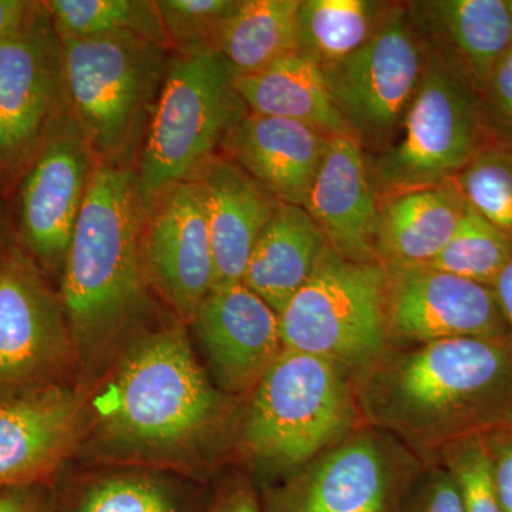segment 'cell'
<instances>
[{"mask_svg": "<svg viewBox=\"0 0 512 512\" xmlns=\"http://www.w3.org/2000/svg\"><path fill=\"white\" fill-rule=\"evenodd\" d=\"M191 180L201 185L207 208L212 289L241 284L256 241L279 201L227 157H212Z\"/></svg>", "mask_w": 512, "mask_h": 512, "instance_id": "cell-20", "label": "cell"}, {"mask_svg": "<svg viewBox=\"0 0 512 512\" xmlns=\"http://www.w3.org/2000/svg\"><path fill=\"white\" fill-rule=\"evenodd\" d=\"M241 0H158L168 43L178 55L217 53L218 36L225 20L237 10Z\"/></svg>", "mask_w": 512, "mask_h": 512, "instance_id": "cell-31", "label": "cell"}, {"mask_svg": "<svg viewBox=\"0 0 512 512\" xmlns=\"http://www.w3.org/2000/svg\"><path fill=\"white\" fill-rule=\"evenodd\" d=\"M301 0H241L222 25L217 53L235 74L264 70L296 53Z\"/></svg>", "mask_w": 512, "mask_h": 512, "instance_id": "cell-26", "label": "cell"}, {"mask_svg": "<svg viewBox=\"0 0 512 512\" xmlns=\"http://www.w3.org/2000/svg\"><path fill=\"white\" fill-rule=\"evenodd\" d=\"M45 5L60 37L90 39L130 33L161 45H170L156 2L50 0Z\"/></svg>", "mask_w": 512, "mask_h": 512, "instance_id": "cell-28", "label": "cell"}, {"mask_svg": "<svg viewBox=\"0 0 512 512\" xmlns=\"http://www.w3.org/2000/svg\"><path fill=\"white\" fill-rule=\"evenodd\" d=\"M191 326L220 392L255 389L284 352L278 313L242 282L211 289Z\"/></svg>", "mask_w": 512, "mask_h": 512, "instance_id": "cell-15", "label": "cell"}, {"mask_svg": "<svg viewBox=\"0 0 512 512\" xmlns=\"http://www.w3.org/2000/svg\"><path fill=\"white\" fill-rule=\"evenodd\" d=\"M407 8L429 55L483 96L512 49L508 0H419Z\"/></svg>", "mask_w": 512, "mask_h": 512, "instance_id": "cell-18", "label": "cell"}, {"mask_svg": "<svg viewBox=\"0 0 512 512\" xmlns=\"http://www.w3.org/2000/svg\"><path fill=\"white\" fill-rule=\"evenodd\" d=\"M208 512H265L254 491L245 485L228 488Z\"/></svg>", "mask_w": 512, "mask_h": 512, "instance_id": "cell-38", "label": "cell"}, {"mask_svg": "<svg viewBox=\"0 0 512 512\" xmlns=\"http://www.w3.org/2000/svg\"><path fill=\"white\" fill-rule=\"evenodd\" d=\"M453 478L464 512H501L493 454L480 441H467L454 453Z\"/></svg>", "mask_w": 512, "mask_h": 512, "instance_id": "cell-32", "label": "cell"}, {"mask_svg": "<svg viewBox=\"0 0 512 512\" xmlns=\"http://www.w3.org/2000/svg\"><path fill=\"white\" fill-rule=\"evenodd\" d=\"M26 249L0 256V402L64 383L76 367L60 292Z\"/></svg>", "mask_w": 512, "mask_h": 512, "instance_id": "cell-10", "label": "cell"}, {"mask_svg": "<svg viewBox=\"0 0 512 512\" xmlns=\"http://www.w3.org/2000/svg\"><path fill=\"white\" fill-rule=\"evenodd\" d=\"M303 208L325 238L326 247L349 261L379 262L380 202L365 148L355 137L330 138Z\"/></svg>", "mask_w": 512, "mask_h": 512, "instance_id": "cell-17", "label": "cell"}, {"mask_svg": "<svg viewBox=\"0 0 512 512\" xmlns=\"http://www.w3.org/2000/svg\"><path fill=\"white\" fill-rule=\"evenodd\" d=\"M427 63L429 52L407 3H394L365 46L320 70L353 136L380 153L397 136Z\"/></svg>", "mask_w": 512, "mask_h": 512, "instance_id": "cell-9", "label": "cell"}, {"mask_svg": "<svg viewBox=\"0 0 512 512\" xmlns=\"http://www.w3.org/2000/svg\"><path fill=\"white\" fill-rule=\"evenodd\" d=\"M39 2L0 0V42L19 35L35 16Z\"/></svg>", "mask_w": 512, "mask_h": 512, "instance_id": "cell-36", "label": "cell"}, {"mask_svg": "<svg viewBox=\"0 0 512 512\" xmlns=\"http://www.w3.org/2000/svg\"><path fill=\"white\" fill-rule=\"evenodd\" d=\"M147 222L137 173L97 164L60 275L76 367L89 377L109 369L146 312Z\"/></svg>", "mask_w": 512, "mask_h": 512, "instance_id": "cell-1", "label": "cell"}, {"mask_svg": "<svg viewBox=\"0 0 512 512\" xmlns=\"http://www.w3.org/2000/svg\"><path fill=\"white\" fill-rule=\"evenodd\" d=\"M493 291L500 311L503 313L505 325L511 329L512 333V254L503 271L495 279Z\"/></svg>", "mask_w": 512, "mask_h": 512, "instance_id": "cell-39", "label": "cell"}, {"mask_svg": "<svg viewBox=\"0 0 512 512\" xmlns=\"http://www.w3.org/2000/svg\"><path fill=\"white\" fill-rule=\"evenodd\" d=\"M387 275L379 262H353L323 249L311 276L279 315L284 349L336 365H363L383 349Z\"/></svg>", "mask_w": 512, "mask_h": 512, "instance_id": "cell-8", "label": "cell"}, {"mask_svg": "<svg viewBox=\"0 0 512 512\" xmlns=\"http://www.w3.org/2000/svg\"><path fill=\"white\" fill-rule=\"evenodd\" d=\"M234 86L251 113L299 121L328 137H355L330 99L322 70L299 53L259 72L235 74Z\"/></svg>", "mask_w": 512, "mask_h": 512, "instance_id": "cell-24", "label": "cell"}, {"mask_svg": "<svg viewBox=\"0 0 512 512\" xmlns=\"http://www.w3.org/2000/svg\"><path fill=\"white\" fill-rule=\"evenodd\" d=\"M481 101L494 146L512 148V49L495 69Z\"/></svg>", "mask_w": 512, "mask_h": 512, "instance_id": "cell-33", "label": "cell"}, {"mask_svg": "<svg viewBox=\"0 0 512 512\" xmlns=\"http://www.w3.org/2000/svg\"><path fill=\"white\" fill-rule=\"evenodd\" d=\"M99 160L72 113L50 131L20 187V232L47 276L62 275L74 227Z\"/></svg>", "mask_w": 512, "mask_h": 512, "instance_id": "cell-12", "label": "cell"}, {"mask_svg": "<svg viewBox=\"0 0 512 512\" xmlns=\"http://www.w3.org/2000/svg\"><path fill=\"white\" fill-rule=\"evenodd\" d=\"M325 248V238L305 208L279 202L256 241L242 284L281 315Z\"/></svg>", "mask_w": 512, "mask_h": 512, "instance_id": "cell-23", "label": "cell"}, {"mask_svg": "<svg viewBox=\"0 0 512 512\" xmlns=\"http://www.w3.org/2000/svg\"><path fill=\"white\" fill-rule=\"evenodd\" d=\"M57 512H197L190 491L148 471H120L89 481L57 498Z\"/></svg>", "mask_w": 512, "mask_h": 512, "instance_id": "cell-27", "label": "cell"}, {"mask_svg": "<svg viewBox=\"0 0 512 512\" xmlns=\"http://www.w3.org/2000/svg\"><path fill=\"white\" fill-rule=\"evenodd\" d=\"M383 393L390 414L413 429L491 419L512 404V342L467 336L426 343L390 367Z\"/></svg>", "mask_w": 512, "mask_h": 512, "instance_id": "cell-5", "label": "cell"}, {"mask_svg": "<svg viewBox=\"0 0 512 512\" xmlns=\"http://www.w3.org/2000/svg\"><path fill=\"white\" fill-rule=\"evenodd\" d=\"M5 252H6V249H2V248H0V256H2L3 254H5Z\"/></svg>", "mask_w": 512, "mask_h": 512, "instance_id": "cell-41", "label": "cell"}, {"mask_svg": "<svg viewBox=\"0 0 512 512\" xmlns=\"http://www.w3.org/2000/svg\"><path fill=\"white\" fill-rule=\"evenodd\" d=\"M494 480L501 512H512V441L495 448Z\"/></svg>", "mask_w": 512, "mask_h": 512, "instance_id": "cell-37", "label": "cell"}, {"mask_svg": "<svg viewBox=\"0 0 512 512\" xmlns=\"http://www.w3.org/2000/svg\"><path fill=\"white\" fill-rule=\"evenodd\" d=\"M0 512H57V495L47 483L8 488L0 493Z\"/></svg>", "mask_w": 512, "mask_h": 512, "instance_id": "cell-34", "label": "cell"}, {"mask_svg": "<svg viewBox=\"0 0 512 512\" xmlns=\"http://www.w3.org/2000/svg\"><path fill=\"white\" fill-rule=\"evenodd\" d=\"M494 146L483 101L463 79L429 55L426 72L392 144L369 161L379 198L454 180Z\"/></svg>", "mask_w": 512, "mask_h": 512, "instance_id": "cell-6", "label": "cell"}, {"mask_svg": "<svg viewBox=\"0 0 512 512\" xmlns=\"http://www.w3.org/2000/svg\"><path fill=\"white\" fill-rule=\"evenodd\" d=\"M234 79L218 53L171 57L137 173L147 207L168 188L191 180L247 116Z\"/></svg>", "mask_w": 512, "mask_h": 512, "instance_id": "cell-4", "label": "cell"}, {"mask_svg": "<svg viewBox=\"0 0 512 512\" xmlns=\"http://www.w3.org/2000/svg\"><path fill=\"white\" fill-rule=\"evenodd\" d=\"M384 271L387 318L400 338L426 345L467 336H504L507 325L490 286L429 266Z\"/></svg>", "mask_w": 512, "mask_h": 512, "instance_id": "cell-13", "label": "cell"}, {"mask_svg": "<svg viewBox=\"0 0 512 512\" xmlns=\"http://www.w3.org/2000/svg\"><path fill=\"white\" fill-rule=\"evenodd\" d=\"M66 104L62 42L40 3L19 35L0 42V177L26 171Z\"/></svg>", "mask_w": 512, "mask_h": 512, "instance_id": "cell-11", "label": "cell"}, {"mask_svg": "<svg viewBox=\"0 0 512 512\" xmlns=\"http://www.w3.org/2000/svg\"><path fill=\"white\" fill-rule=\"evenodd\" d=\"M84 394L53 384L0 402V493L46 483L76 447L86 423Z\"/></svg>", "mask_w": 512, "mask_h": 512, "instance_id": "cell-16", "label": "cell"}, {"mask_svg": "<svg viewBox=\"0 0 512 512\" xmlns=\"http://www.w3.org/2000/svg\"><path fill=\"white\" fill-rule=\"evenodd\" d=\"M148 278L184 322L191 323L214 284V259L201 185L183 181L148 207Z\"/></svg>", "mask_w": 512, "mask_h": 512, "instance_id": "cell-14", "label": "cell"}, {"mask_svg": "<svg viewBox=\"0 0 512 512\" xmlns=\"http://www.w3.org/2000/svg\"><path fill=\"white\" fill-rule=\"evenodd\" d=\"M403 512H464L453 476L434 478Z\"/></svg>", "mask_w": 512, "mask_h": 512, "instance_id": "cell-35", "label": "cell"}, {"mask_svg": "<svg viewBox=\"0 0 512 512\" xmlns=\"http://www.w3.org/2000/svg\"><path fill=\"white\" fill-rule=\"evenodd\" d=\"M393 5L375 0H301L296 53L320 69L332 66L365 46Z\"/></svg>", "mask_w": 512, "mask_h": 512, "instance_id": "cell-25", "label": "cell"}, {"mask_svg": "<svg viewBox=\"0 0 512 512\" xmlns=\"http://www.w3.org/2000/svg\"><path fill=\"white\" fill-rule=\"evenodd\" d=\"M511 254L512 241L468 207L446 247L424 266L493 288Z\"/></svg>", "mask_w": 512, "mask_h": 512, "instance_id": "cell-29", "label": "cell"}, {"mask_svg": "<svg viewBox=\"0 0 512 512\" xmlns=\"http://www.w3.org/2000/svg\"><path fill=\"white\" fill-rule=\"evenodd\" d=\"M508 8H510V13H511V23H512V0H508Z\"/></svg>", "mask_w": 512, "mask_h": 512, "instance_id": "cell-40", "label": "cell"}, {"mask_svg": "<svg viewBox=\"0 0 512 512\" xmlns=\"http://www.w3.org/2000/svg\"><path fill=\"white\" fill-rule=\"evenodd\" d=\"M454 180L468 207L512 241V148H484Z\"/></svg>", "mask_w": 512, "mask_h": 512, "instance_id": "cell-30", "label": "cell"}, {"mask_svg": "<svg viewBox=\"0 0 512 512\" xmlns=\"http://www.w3.org/2000/svg\"><path fill=\"white\" fill-rule=\"evenodd\" d=\"M60 42L74 120L99 163L126 165L153 120L168 46L130 33Z\"/></svg>", "mask_w": 512, "mask_h": 512, "instance_id": "cell-3", "label": "cell"}, {"mask_svg": "<svg viewBox=\"0 0 512 512\" xmlns=\"http://www.w3.org/2000/svg\"><path fill=\"white\" fill-rule=\"evenodd\" d=\"M467 208L456 180L384 198L376 242L380 264H430L453 237Z\"/></svg>", "mask_w": 512, "mask_h": 512, "instance_id": "cell-22", "label": "cell"}, {"mask_svg": "<svg viewBox=\"0 0 512 512\" xmlns=\"http://www.w3.org/2000/svg\"><path fill=\"white\" fill-rule=\"evenodd\" d=\"M330 138L299 121L249 111L222 148L276 201L303 207Z\"/></svg>", "mask_w": 512, "mask_h": 512, "instance_id": "cell-19", "label": "cell"}, {"mask_svg": "<svg viewBox=\"0 0 512 512\" xmlns=\"http://www.w3.org/2000/svg\"><path fill=\"white\" fill-rule=\"evenodd\" d=\"M392 481L367 439L336 448L268 498L265 512H392Z\"/></svg>", "mask_w": 512, "mask_h": 512, "instance_id": "cell-21", "label": "cell"}, {"mask_svg": "<svg viewBox=\"0 0 512 512\" xmlns=\"http://www.w3.org/2000/svg\"><path fill=\"white\" fill-rule=\"evenodd\" d=\"M109 369L90 407L104 453L183 461L217 430L224 399L192 352L183 325L137 333Z\"/></svg>", "mask_w": 512, "mask_h": 512, "instance_id": "cell-2", "label": "cell"}, {"mask_svg": "<svg viewBox=\"0 0 512 512\" xmlns=\"http://www.w3.org/2000/svg\"><path fill=\"white\" fill-rule=\"evenodd\" d=\"M350 420L352 404L340 366L284 349L255 386L245 446L266 470L289 471L332 443Z\"/></svg>", "mask_w": 512, "mask_h": 512, "instance_id": "cell-7", "label": "cell"}]
</instances>
